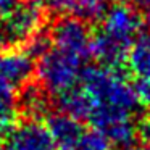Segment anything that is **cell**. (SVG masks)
Wrapping results in <instances>:
<instances>
[{
    "instance_id": "obj_19",
    "label": "cell",
    "mask_w": 150,
    "mask_h": 150,
    "mask_svg": "<svg viewBox=\"0 0 150 150\" xmlns=\"http://www.w3.org/2000/svg\"><path fill=\"white\" fill-rule=\"evenodd\" d=\"M24 0H0V16L7 18L13 10H16Z\"/></svg>"
},
{
    "instance_id": "obj_15",
    "label": "cell",
    "mask_w": 150,
    "mask_h": 150,
    "mask_svg": "<svg viewBox=\"0 0 150 150\" xmlns=\"http://www.w3.org/2000/svg\"><path fill=\"white\" fill-rule=\"evenodd\" d=\"M18 118V91L15 86L0 78V120L16 123Z\"/></svg>"
},
{
    "instance_id": "obj_2",
    "label": "cell",
    "mask_w": 150,
    "mask_h": 150,
    "mask_svg": "<svg viewBox=\"0 0 150 150\" xmlns=\"http://www.w3.org/2000/svg\"><path fill=\"white\" fill-rule=\"evenodd\" d=\"M84 65L82 60L53 49L37 62L36 79L50 95H57L76 86Z\"/></svg>"
},
{
    "instance_id": "obj_23",
    "label": "cell",
    "mask_w": 150,
    "mask_h": 150,
    "mask_svg": "<svg viewBox=\"0 0 150 150\" xmlns=\"http://www.w3.org/2000/svg\"><path fill=\"white\" fill-rule=\"evenodd\" d=\"M124 150H150V145H147V144H132V145L126 147Z\"/></svg>"
},
{
    "instance_id": "obj_14",
    "label": "cell",
    "mask_w": 150,
    "mask_h": 150,
    "mask_svg": "<svg viewBox=\"0 0 150 150\" xmlns=\"http://www.w3.org/2000/svg\"><path fill=\"white\" fill-rule=\"evenodd\" d=\"M21 49L36 62L42 60L47 53H50L53 50V40L50 36V29L49 26H44L40 31H37L36 34L29 37L26 42L21 45Z\"/></svg>"
},
{
    "instance_id": "obj_9",
    "label": "cell",
    "mask_w": 150,
    "mask_h": 150,
    "mask_svg": "<svg viewBox=\"0 0 150 150\" xmlns=\"http://www.w3.org/2000/svg\"><path fill=\"white\" fill-rule=\"evenodd\" d=\"M129 47L131 45L108 36L102 29H97L92 36L91 55L97 62V65L108 68H126Z\"/></svg>"
},
{
    "instance_id": "obj_27",
    "label": "cell",
    "mask_w": 150,
    "mask_h": 150,
    "mask_svg": "<svg viewBox=\"0 0 150 150\" xmlns=\"http://www.w3.org/2000/svg\"><path fill=\"white\" fill-rule=\"evenodd\" d=\"M0 150H4V149H2V145H0Z\"/></svg>"
},
{
    "instance_id": "obj_1",
    "label": "cell",
    "mask_w": 150,
    "mask_h": 150,
    "mask_svg": "<svg viewBox=\"0 0 150 150\" xmlns=\"http://www.w3.org/2000/svg\"><path fill=\"white\" fill-rule=\"evenodd\" d=\"M127 68H108L102 65H84L79 82L95 100V105H110L134 113L140 107L132 84L127 81Z\"/></svg>"
},
{
    "instance_id": "obj_25",
    "label": "cell",
    "mask_w": 150,
    "mask_h": 150,
    "mask_svg": "<svg viewBox=\"0 0 150 150\" xmlns=\"http://www.w3.org/2000/svg\"><path fill=\"white\" fill-rule=\"evenodd\" d=\"M139 4H140V7L149 8V7H150V0H139Z\"/></svg>"
},
{
    "instance_id": "obj_20",
    "label": "cell",
    "mask_w": 150,
    "mask_h": 150,
    "mask_svg": "<svg viewBox=\"0 0 150 150\" xmlns=\"http://www.w3.org/2000/svg\"><path fill=\"white\" fill-rule=\"evenodd\" d=\"M11 42L10 37H8V31H7V24H5V20L0 16V52L10 49Z\"/></svg>"
},
{
    "instance_id": "obj_21",
    "label": "cell",
    "mask_w": 150,
    "mask_h": 150,
    "mask_svg": "<svg viewBox=\"0 0 150 150\" xmlns=\"http://www.w3.org/2000/svg\"><path fill=\"white\" fill-rule=\"evenodd\" d=\"M36 2H39L47 11H58L60 0H36Z\"/></svg>"
},
{
    "instance_id": "obj_18",
    "label": "cell",
    "mask_w": 150,
    "mask_h": 150,
    "mask_svg": "<svg viewBox=\"0 0 150 150\" xmlns=\"http://www.w3.org/2000/svg\"><path fill=\"white\" fill-rule=\"evenodd\" d=\"M137 137L142 140V144L150 145V108L145 116L137 123Z\"/></svg>"
},
{
    "instance_id": "obj_17",
    "label": "cell",
    "mask_w": 150,
    "mask_h": 150,
    "mask_svg": "<svg viewBox=\"0 0 150 150\" xmlns=\"http://www.w3.org/2000/svg\"><path fill=\"white\" fill-rule=\"evenodd\" d=\"M132 89L139 105L150 108V78H136L132 82Z\"/></svg>"
},
{
    "instance_id": "obj_26",
    "label": "cell",
    "mask_w": 150,
    "mask_h": 150,
    "mask_svg": "<svg viewBox=\"0 0 150 150\" xmlns=\"http://www.w3.org/2000/svg\"><path fill=\"white\" fill-rule=\"evenodd\" d=\"M108 2H113V4H129L131 0H108Z\"/></svg>"
},
{
    "instance_id": "obj_10",
    "label": "cell",
    "mask_w": 150,
    "mask_h": 150,
    "mask_svg": "<svg viewBox=\"0 0 150 150\" xmlns=\"http://www.w3.org/2000/svg\"><path fill=\"white\" fill-rule=\"evenodd\" d=\"M53 107L55 110L69 115L79 121H89L95 108V100L82 86H73L53 95Z\"/></svg>"
},
{
    "instance_id": "obj_11",
    "label": "cell",
    "mask_w": 150,
    "mask_h": 150,
    "mask_svg": "<svg viewBox=\"0 0 150 150\" xmlns=\"http://www.w3.org/2000/svg\"><path fill=\"white\" fill-rule=\"evenodd\" d=\"M45 126L49 132L52 134L58 150L69 149L86 131L82 126V121L76 120L66 113H62L58 110H53L45 118Z\"/></svg>"
},
{
    "instance_id": "obj_7",
    "label": "cell",
    "mask_w": 150,
    "mask_h": 150,
    "mask_svg": "<svg viewBox=\"0 0 150 150\" xmlns=\"http://www.w3.org/2000/svg\"><path fill=\"white\" fill-rule=\"evenodd\" d=\"M37 62L21 47H10L0 52V78L16 89L36 79Z\"/></svg>"
},
{
    "instance_id": "obj_8",
    "label": "cell",
    "mask_w": 150,
    "mask_h": 150,
    "mask_svg": "<svg viewBox=\"0 0 150 150\" xmlns=\"http://www.w3.org/2000/svg\"><path fill=\"white\" fill-rule=\"evenodd\" d=\"M53 108V95H50L37 79L18 89V116H21V120H45Z\"/></svg>"
},
{
    "instance_id": "obj_13",
    "label": "cell",
    "mask_w": 150,
    "mask_h": 150,
    "mask_svg": "<svg viewBox=\"0 0 150 150\" xmlns=\"http://www.w3.org/2000/svg\"><path fill=\"white\" fill-rule=\"evenodd\" d=\"M126 68L136 78H150V33H140L131 44Z\"/></svg>"
},
{
    "instance_id": "obj_6",
    "label": "cell",
    "mask_w": 150,
    "mask_h": 150,
    "mask_svg": "<svg viewBox=\"0 0 150 150\" xmlns=\"http://www.w3.org/2000/svg\"><path fill=\"white\" fill-rule=\"evenodd\" d=\"M100 23L102 24L98 29L131 45L134 39L142 33V26L145 21L136 7L129 4H113V7L107 10Z\"/></svg>"
},
{
    "instance_id": "obj_22",
    "label": "cell",
    "mask_w": 150,
    "mask_h": 150,
    "mask_svg": "<svg viewBox=\"0 0 150 150\" xmlns=\"http://www.w3.org/2000/svg\"><path fill=\"white\" fill-rule=\"evenodd\" d=\"M15 123H10V121H5V120H0V140L7 136V132L11 129Z\"/></svg>"
},
{
    "instance_id": "obj_24",
    "label": "cell",
    "mask_w": 150,
    "mask_h": 150,
    "mask_svg": "<svg viewBox=\"0 0 150 150\" xmlns=\"http://www.w3.org/2000/svg\"><path fill=\"white\" fill-rule=\"evenodd\" d=\"M144 21H145V24L150 28V7L145 8V15H144Z\"/></svg>"
},
{
    "instance_id": "obj_3",
    "label": "cell",
    "mask_w": 150,
    "mask_h": 150,
    "mask_svg": "<svg viewBox=\"0 0 150 150\" xmlns=\"http://www.w3.org/2000/svg\"><path fill=\"white\" fill-rule=\"evenodd\" d=\"M49 29L53 40V49L76 57L84 63L92 58L91 47L94 33L89 23L69 15H62L52 21Z\"/></svg>"
},
{
    "instance_id": "obj_5",
    "label": "cell",
    "mask_w": 150,
    "mask_h": 150,
    "mask_svg": "<svg viewBox=\"0 0 150 150\" xmlns=\"http://www.w3.org/2000/svg\"><path fill=\"white\" fill-rule=\"evenodd\" d=\"M4 150H58L47 126L37 120L15 123L2 139Z\"/></svg>"
},
{
    "instance_id": "obj_4",
    "label": "cell",
    "mask_w": 150,
    "mask_h": 150,
    "mask_svg": "<svg viewBox=\"0 0 150 150\" xmlns=\"http://www.w3.org/2000/svg\"><path fill=\"white\" fill-rule=\"evenodd\" d=\"M5 20L11 47H21L49 23V11L36 0H24Z\"/></svg>"
},
{
    "instance_id": "obj_16",
    "label": "cell",
    "mask_w": 150,
    "mask_h": 150,
    "mask_svg": "<svg viewBox=\"0 0 150 150\" xmlns=\"http://www.w3.org/2000/svg\"><path fill=\"white\" fill-rule=\"evenodd\" d=\"M66 150H115L105 134L97 129H86L82 136Z\"/></svg>"
},
{
    "instance_id": "obj_12",
    "label": "cell",
    "mask_w": 150,
    "mask_h": 150,
    "mask_svg": "<svg viewBox=\"0 0 150 150\" xmlns=\"http://www.w3.org/2000/svg\"><path fill=\"white\" fill-rule=\"evenodd\" d=\"M108 0H60L58 13L74 16L86 23L92 24L102 21L108 10Z\"/></svg>"
}]
</instances>
